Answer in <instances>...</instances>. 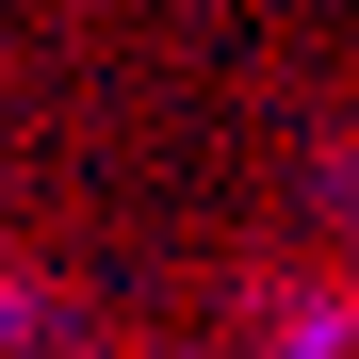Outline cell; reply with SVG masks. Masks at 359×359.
I'll list each match as a JSON object with an SVG mask.
<instances>
[{"mask_svg":"<svg viewBox=\"0 0 359 359\" xmlns=\"http://www.w3.org/2000/svg\"><path fill=\"white\" fill-rule=\"evenodd\" d=\"M82 359H98V343H82Z\"/></svg>","mask_w":359,"mask_h":359,"instance_id":"cell-3","label":"cell"},{"mask_svg":"<svg viewBox=\"0 0 359 359\" xmlns=\"http://www.w3.org/2000/svg\"><path fill=\"white\" fill-rule=\"evenodd\" d=\"M33 327H49V294H33L17 262H0V343H33Z\"/></svg>","mask_w":359,"mask_h":359,"instance_id":"cell-2","label":"cell"},{"mask_svg":"<svg viewBox=\"0 0 359 359\" xmlns=\"http://www.w3.org/2000/svg\"><path fill=\"white\" fill-rule=\"evenodd\" d=\"M262 359H359V262H294L262 294Z\"/></svg>","mask_w":359,"mask_h":359,"instance_id":"cell-1","label":"cell"}]
</instances>
